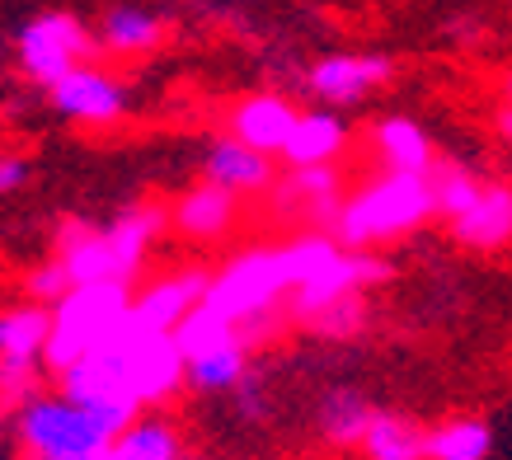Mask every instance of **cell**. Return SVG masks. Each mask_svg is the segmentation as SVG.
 Instances as JSON below:
<instances>
[{
	"instance_id": "5b68a950",
	"label": "cell",
	"mask_w": 512,
	"mask_h": 460,
	"mask_svg": "<svg viewBox=\"0 0 512 460\" xmlns=\"http://www.w3.org/2000/svg\"><path fill=\"white\" fill-rule=\"evenodd\" d=\"M132 282H80L52 306V338H47V371L76 367L80 357L104 348L123 329L132 310Z\"/></svg>"
},
{
	"instance_id": "7c38bea8",
	"label": "cell",
	"mask_w": 512,
	"mask_h": 460,
	"mask_svg": "<svg viewBox=\"0 0 512 460\" xmlns=\"http://www.w3.org/2000/svg\"><path fill=\"white\" fill-rule=\"evenodd\" d=\"M296 118H301V108L278 90H254V94H240L231 108H226V132L235 141H245L254 151H264L278 160L287 137H292Z\"/></svg>"
},
{
	"instance_id": "e0dca14e",
	"label": "cell",
	"mask_w": 512,
	"mask_h": 460,
	"mask_svg": "<svg viewBox=\"0 0 512 460\" xmlns=\"http://www.w3.org/2000/svg\"><path fill=\"white\" fill-rule=\"evenodd\" d=\"M235 221H240V198L217 184H207V179L184 188L170 207V230L184 235V240H193V245H217V240H226L235 230Z\"/></svg>"
},
{
	"instance_id": "f1b7e54d",
	"label": "cell",
	"mask_w": 512,
	"mask_h": 460,
	"mask_svg": "<svg viewBox=\"0 0 512 460\" xmlns=\"http://www.w3.org/2000/svg\"><path fill=\"white\" fill-rule=\"evenodd\" d=\"M47 362H19V357H0V409L15 414L19 404H29L43 390Z\"/></svg>"
},
{
	"instance_id": "484cf974",
	"label": "cell",
	"mask_w": 512,
	"mask_h": 460,
	"mask_svg": "<svg viewBox=\"0 0 512 460\" xmlns=\"http://www.w3.org/2000/svg\"><path fill=\"white\" fill-rule=\"evenodd\" d=\"M494 428L480 414H456L428 428V460H489Z\"/></svg>"
},
{
	"instance_id": "44dd1931",
	"label": "cell",
	"mask_w": 512,
	"mask_h": 460,
	"mask_svg": "<svg viewBox=\"0 0 512 460\" xmlns=\"http://www.w3.org/2000/svg\"><path fill=\"white\" fill-rule=\"evenodd\" d=\"M372 399L362 395L357 385H334L320 395L315 404V432H320V442H329L334 451H357L367 428H372Z\"/></svg>"
},
{
	"instance_id": "83f0119b",
	"label": "cell",
	"mask_w": 512,
	"mask_h": 460,
	"mask_svg": "<svg viewBox=\"0 0 512 460\" xmlns=\"http://www.w3.org/2000/svg\"><path fill=\"white\" fill-rule=\"evenodd\" d=\"M367 324H372V301H367V296H343V301H334L311 329L320 338H329V343H348V338H362Z\"/></svg>"
},
{
	"instance_id": "30bf717a",
	"label": "cell",
	"mask_w": 512,
	"mask_h": 460,
	"mask_svg": "<svg viewBox=\"0 0 512 460\" xmlns=\"http://www.w3.org/2000/svg\"><path fill=\"white\" fill-rule=\"evenodd\" d=\"M207 287H212V273L198 268V263L151 277L146 287L132 292V324H137V329H151V334H174V329L202 306Z\"/></svg>"
},
{
	"instance_id": "7a4b0ae2",
	"label": "cell",
	"mask_w": 512,
	"mask_h": 460,
	"mask_svg": "<svg viewBox=\"0 0 512 460\" xmlns=\"http://www.w3.org/2000/svg\"><path fill=\"white\" fill-rule=\"evenodd\" d=\"M296 292L292 263L282 245H245L212 273L202 306L240 329L249 348H259L287 324V301Z\"/></svg>"
},
{
	"instance_id": "8fae6325",
	"label": "cell",
	"mask_w": 512,
	"mask_h": 460,
	"mask_svg": "<svg viewBox=\"0 0 512 460\" xmlns=\"http://www.w3.org/2000/svg\"><path fill=\"white\" fill-rule=\"evenodd\" d=\"M198 169L207 184L226 188L235 198H268L273 184H278V165H273V155L254 151L245 141H235L231 132H217V137L202 141V155H198Z\"/></svg>"
},
{
	"instance_id": "4fadbf2b",
	"label": "cell",
	"mask_w": 512,
	"mask_h": 460,
	"mask_svg": "<svg viewBox=\"0 0 512 460\" xmlns=\"http://www.w3.org/2000/svg\"><path fill=\"white\" fill-rule=\"evenodd\" d=\"M367 146H372V160L390 174H433V165L442 160L437 155L433 132L414 118V113H386L367 127Z\"/></svg>"
},
{
	"instance_id": "8992f818",
	"label": "cell",
	"mask_w": 512,
	"mask_h": 460,
	"mask_svg": "<svg viewBox=\"0 0 512 460\" xmlns=\"http://www.w3.org/2000/svg\"><path fill=\"white\" fill-rule=\"evenodd\" d=\"M99 57H104L99 29H90L76 10H38V15L24 19L15 33V66L38 90L57 85V80L71 76L76 66L99 62Z\"/></svg>"
},
{
	"instance_id": "4dcf8cb0",
	"label": "cell",
	"mask_w": 512,
	"mask_h": 460,
	"mask_svg": "<svg viewBox=\"0 0 512 460\" xmlns=\"http://www.w3.org/2000/svg\"><path fill=\"white\" fill-rule=\"evenodd\" d=\"M484 38H489V24H484L480 15H451V19H442V43L461 47V52L484 47Z\"/></svg>"
},
{
	"instance_id": "d4e9b609",
	"label": "cell",
	"mask_w": 512,
	"mask_h": 460,
	"mask_svg": "<svg viewBox=\"0 0 512 460\" xmlns=\"http://www.w3.org/2000/svg\"><path fill=\"white\" fill-rule=\"evenodd\" d=\"M47 338H52V306L24 301L0 310V357L47 362Z\"/></svg>"
},
{
	"instance_id": "2e32d148",
	"label": "cell",
	"mask_w": 512,
	"mask_h": 460,
	"mask_svg": "<svg viewBox=\"0 0 512 460\" xmlns=\"http://www.w3.org/2000/svg\"><path fill=\"white\" fill-rule=\"evenodd\" d=\"M170 230V207H160V202H132L123 207L118 216L104 221V235H109V249H113V263H118V277L137 287L141 268L151 259V249L156 240Z\"/></svg>"
},
{
	"instance_id": "cb8c5ba5",
	"label": "cell",
	"mask_w": 512,
	"mask_h": 460,
	"mask_svg": "<svg viewBox=\"0 0 512 460\" xmlns=\"http://www.w3.org/2000/svg\"><path fill=\"white\" fill-rule=\"evenodd\" d=\"M357 451L367 460H428V428L400 409H376Z\"/></svg>"
},
{
	"instance_id": "ba28073f",
	"label": "cell",
	"mask_w": 512,
	"mask_h": 460,
	"mask_svg": "<svg viewBox=\"0 0 512 460\" xmlns=\"http://www.w3.org/2000/svg\"><path fill=\"white\" fill-rule=\"evenodd\" d=\"M381 282H390V263L381 259V249H339L320 273L306 277L292 292L287 320L311 329L334 301H343V296H367V292H376Z\"/></svg>"
},
{
	"instance_id": "52a82bcc",
	"label": "cell",
	"mask_w": 512,
	"mask_h": 460,
	"mask_svg": "<svg viewBox=\"0 0 512 460\" xmlns=\"http://www.w3.org/2000/svg\"><path fill=\"white\" fill-rule=\"evenodd\" d=\"M47 108L71 127L85 132H109L132 118V85L104 62H85L57 85H47Z\"/></svg>"
},
{
	"instance_id": "277c9868",
	"label": "cell",
	"mask_w": 512,
	"mask_h": 460,
	"mask_svg": "<svg viewBox=\"0 0 512 460\" xmlns=\"http://www.w3.org/2000/svg\"><path fill=\"white\" fill-rule=\"evenodd\" d=\"M19 460H109L113 432L62 390H38L10 414Z\"/></svg>"
},
{
	"instance_id": "5bb4252c",
	"label": "cell",
	"mask_w": 512,
	"mask_h": 460,
	"mask_svg": "<svg viewBox=\"0 0 512 460\" xmlns=\"http://www.w3.org/2000/svg\"><path fill=\"white\" fill-rule=\"evenodd\" d=\"M343 169L339 165H292L287 174H282L278 184H273V207H278L282 216L292 212H306L315 221V226H329L334 216H339L343 207Z\"/></svg>"
},
{
	"instance_id": "f546056e",
	"label": "cell",
	"mask_w": 512,
	"mask_h": 460,
	"mask_svg": "<svg viewBox=\"0 0 512 460\" xmlns=\"http://www.w3.org/2000/svg\"><path fill=\"white\" fill-rule=\"evenodd\" d=\"M71 287H76V282H71L66 263L57 259V254L43 263H33L29 273H24V301H38V306H57Z\"/></svg>"
},
{
	"instance_id": "4316f807",
	"label": "cell",
	"mask_w": 512,
	"mask_h": 460,
	"mask_svg": "<svg viewBox=\"0 0 512 460\" xmlns=\"http://www.w3.org/2000/svg\"><path fill=\"white\" fill-rule=\"evenodd\" d=\"M428 179H433V193H437V216H447V221L466 212L484 188L480 174L470 165H461V160H437Z\"/></svg>"
},
{
	"instance_id": "9c48e42d",
	"label": "cell",
	"mask_w": 512,
	"mask_h": 460,
	"mask_svg": "<svg viewBox=\"0 0 512 460\" xmlns=\"http://www.w3.org/2000/svg\"><path fill=\"white\" fill-rule=\"evenodd\" d=\"M395 80V57L381 47H362V52H325L301 71V85L311 90L315 104L325 108H353L386 90Z\"/></svg>"
},
{
	"instance_id": "9a60e30c",
	"label": "cell",
	"mask_w": 512,
	"mask_h": 460,
	"mask_svg": "<svg viewBox=\"0 0 512 460\" xmlns=\"http://www.w3.org/2000/svg\"><path fill=\"white\" fill-rule=\"evenodd\" d=\"M451 240L470 254H498L512 245V184L503 179H484L480 198L470 202L461 216L447 221Z\"/></svg>"
},
{
	"instance_id": "1f68e13d",
	"label": "cell",
	"mask_w": 512,
	"mask_h": 460,
	"mask_svg": "<svg viewBox=\"0 0 512 460\" xmlns=\"http://www.w3.org/2000/svg\"><path fill=\"white\" fill-rule=\"evenodd\" d=\"M33 184V160L19 151H0V198H15Z\"/></svg>"
},
{
	"instance_id": "d6a6232c",
	"label": "cell",
	"mask_w": 512,
	"mask_h": 460,
	"mask_svg": "<svg viewBox=\"0 0 512 460\" xmlns=\"http://www.w3.org/2000/svg\"><path fill=\"white\" fill-rule=\"evenodd\" d=\"M235 404H240V418H249V423H264L268 418V390H264V376H259V371H249L245 381H240Z\"/></svg>"
},
{
	"instance_id": "ac0fdd59",
	"label": "cell",
	"mask_w": 512,
	"mask_h": 460,
	"mask_svg": "<svg viewBox=\"0 0 512 460\" xmlns=\"http://www.w3.org/2000/svg\"><path fill=\"white\" fill-rule=\"evenodd\" d=\"M165 38H170L165 15L151 5H137V0H118L99 19V47H104V57H118V62L151 57L165 47Z\"/></svg>"
},
{
	"instance_id": "603a6c76",
	"label": "cell",
	"mask_w": 512,
	"mask_h": 460,
	"mask_svg": "<svg viewBox=\"0 0 512 460\" xmlns=\"http://www.w3.org/2000/svg\"><path fill=\"white\" fill-rule=\"evenodd\" d=\"M109 460H188V446L179 423L151 409V414H141L137 423H127L113 437Z\"/></svg>"
},
{
	"instance_id": "3957f363",
	"label": "cell",
	"mask_w": 512,
	"mask_h": 460,
	"mask_svg": "<svg viewBox=\"0 0 512 460\" xmlns=\"http://www.w3.org/2000/svg\"><path fill=\"white\" fill-rule=\"evenodd\" d=\"M437 221V193L428 174H390L376 169L362 188H348L329 230L343 249H390Z\"/></svg>"
},
{
	"instance_id": "7402d4cb",
	"label": "cell",
	"mask_w": 512,
	"mask_h": 460,
	"mask_svg": "<svg viewBox=\"0 0 512 460\" xmlns=\"http://www.w3.org/2000/svg\"><path fill=\"white\" fill-rule=\"evenodd\" d=\"M249 348L245 338H221V343H212V348H202V353H188V390L193 395H235L240 390V381H245L249 371Z\"/></svg>"
},
{
	"instance_id": "d6986e66",
	"label": "cell",
	"mask_w": 512,
	"mask_h": 460,
	"mask_svg": "<svg viewBox=\"0 0 512 460\" xmlns=\"http://www.w3.org/2000/svg\"><path fill=\"white\" fill-rule=\"evenodd\" d=\"M348 141H353V127L343 118L339 108H301V118H296L292 137L282 146V165H339V155L348 151Z\"/></svg>"
},
{
	"instance_id": "6da1fadb",
	"label": "cell",
	"mask_w": 512,
	"mask_h": 460,
	"mask_svg": "<svg viewBox=\"0 0 512 460\" xmlns=\"http://www.w3.org/2000/svg\"><path fill=\"white\" fill-rule=\"evenodd\" d=\"M57 390L76 399L80 409H90L118 437L127 423H137L141 414H151L160 404H170L179 390H188V362L179 338L137 329L127 310L123 329L104 348L80 357L76 367L57 371Z\"/></svg>"
},
{
	"instance_id": "ffe728a7",
	"label": "cell",
	"mask_w": 512,
	"mask_h": 460,
	"mask_svg": "<svg viewBox=\"0 0 512 460\" xmlns=\"http://www.w3.org/2000/svg\"><path fill=\"white\" fill-rule=\"evenodd\" d=\"M57 259L66 263V273H71L76 287L80 282H123L104 226L85 221V216H66L62 226H57Z\"/></svg>"
},
{
	"instance_id": "836d02e7",
	"label": "cell",
	"mask_w": 512,
	"mask_h": 460,
	"mask_svg": "<svg viewBox=\"0 0 512 460\" xmlns=\"http://www.w3.org/2000/svg\"><path fill=\"white\" fill-rule=\"evenodd\" d=\"M494 132L512 146V66L498 80V108H494Z\"/></svg>"
}]
</instances>
